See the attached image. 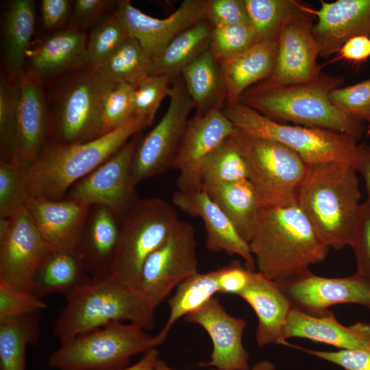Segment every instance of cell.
I'll list each match as a JSON object with an SVG mask.
<instances>
[{
  "label": "cell",
  "mask_w": 370,
  "mask_h": 370,
  "mask_svg": "<svg viewBox=\"0 0 370 370\" xmlns=\"http://www.w3.org/2000/svg\"><path fill=\"white\" fill-rule=\"evenodd\" d=\"M258 42L249 25L212 27L209 51L221 62L244 52Z\"/></svg>",
  "instance_id": "cell-42"
},
{
  "label": "cell",
  "mask_w": 370,
  "mask_h": 370,
  "mask_svg": "<svg viewBox=\"0 0 370 370\" xmlns=\"http://www.w3.org/2000/svg\"><path fill=\"white\" fill-rule=\"evenodd\" d=\"M212 29L205 19L180 33L151 59L150 75L178 77L184 67L209 49Z\"/></svg>",
  "instance_id": "cell-33"
},
{
  "label": "cell",
  "mask_w": 370,
  "mask_h": 370,
  "mask_svg": "<svg viewBox=\"0 0 370 370\" xmlns=\"http://www.w3.org/2000/svg\"><path fill=\"white\" fill-rule=\"evenodd\" d=\"M249 180L247 164L231 136L206 160L201 171L202 188Z\"/></svg>",
  "instance_id": "cell-38"
},
{
  "label": "cell",
  "mask_w": 370,
  "mask_h": 370,
  "mask_svg": "<svg viewBox=\"0 0 370 370\" xmlns=\"http://www.w3.org/2000/svg\"><path fill=\"white\" fill-rule=\"evenodd\" d=\"M293 347L335 364L345 370H370V345L362 349L334 352L306 349L294 345Z\"/></svg>",
  "instance_id": "cell-50"
},
{
  "label": "cell",
  "mask_w": 370,
  "mask_h": 370,
  "mask_svg": "<svg viewBox=\"0 0 370 370\" xmlns=\"http://www.w3.org/2000/svg\"><path fill=\"white\" fill-rule=\"evenodd\" d=\"M21 92V79L11 80L1 75L0 151L1 160L7 162L12 158Z\"/></svg>",
  "instance_id": "cell-40"
},
{
  "label": "cell",
  "mask_w": 370,
  "mask_h": 370,
  "mask_svg": "<svg viewBox=\"0 0 370 370\" xmlns=\"http://www.w3.org/2000/svg\"><path fill=\"white\" fill-rule=\"evenodd\" d=\"M171 203L183 212L202 220L206 230L205 245L208 250L238 256L244 260L247 269L255 270V260L248 243L240 236L228 217L203 190H177L173 193Z\"/></svg>",
  "instance_id": "cell-22"
},
{
  "label": "cell",
  "mask_w": 370,
  "mask_h": 370,
  "mask_svg": "<svg viewBox=\"0 0 370 370\" xmlns=\"http://www.w3.org/2000/svg\"><path fill=\"white\" fill-rule=\"evenodd\" d=\"M336 60H345L355 63L370 58V38L358 36L347 40L338 49Z\"/></svg>",
  "instance_id": "cell-53"
},
{
  "label": "cell",
  "mask_w": 370,
  "mask_h": 370,
  "mask_svg": "<svg viewBox=\"0 0 370 370\" xmlns=\"http://www.w3.org/2000/svg\"><path fill=\"white\" fill-rule=\"evenodd\" d=\"M167 110L137 145L132 164L135 184L172 168L192 109L193 101L181 75L172 84Z\"/></svg>",
  "instance_id": "cell-12"
},
{
  "label": "cell",
  "mask_w": 370,
  "mask_h": 370,
  "mask_svg": "<svg viewBox=\"0 0 370 370\" xmlns=\"http://www.w3.org/2000/svg\"><path fill=\"white\" fill-rule=\"evenodd\" d=\"M344 82L341 75L326 74L297 84H280L268 78L247 88L239 102L279 123L327 129L358 139L365 123L337 108L329 97Z\"/></svg>",
  "instance_id": "cell-2"
},
{
  "label": "cell",
  "mask_w": 370,
  "mask_h": 370,
  "mask_svg": "<svg viewBox=\"0 0 370 370\" xmlns=\"http://www.w3.org/2000/svg\"><path fill=\"white\" fill-rule=\"evenodd\" d=\"M121 219L109 208L90 206L76 247L92 282L113 274Z\"/></svg>",
  "instance_id": "cell-23"
},
{
  "label": "cell",
  "mask_w": 370,
  "mask_h": 370,
  "mask_svg": "<svg viewBox=\"0 0 370 370\" xmlns=\"http://www.w3.org/2000/svg\"><path fill=\"white\" fill-rule=\"evenodd\" d=\"M186 321L200 325L212 343L210 360L201 364L218 370H249V354L243 343L247 323L230 315L219 299L212 297L185 317Z\"/></svg>",
  "instance_id": "cell-19"
},
{
  "label": "cell",
  "mask_w": 370,
  "mask_h": 370,
  "mask_svg": "<svg viewBox=\"0 0 370 370\" xmlns=\"http://www.w3.org/2000/svg\"><path fill=\"white\" fill-rule=\"evenodd\" d=\"M250 370H275V365L269 360H262L256 362Z\"/></svg>",
  "instance_id": "cell-56"
},
{
  "label": "cell",
  "mask_w": 370,
  "mask_h": 370,
  "mask_svg": "<svg viewBox=\"0 0 370 370\" xmlns=\"http://www.w3.org/2000/svg\"><path fill=\"white\" fill-rule=\"evenodd\" d=\"M275 284L293 308L309 314H323L338 304H356L370 309V281L357 273L344 278H326L308 270Z\"/></svg>",
  "instance_id": "cell-16"
},
{
  "label": "cell",
  "mask_w": 370,
  "mask_h": 370,
  "mask_svg": "<svg viewBox=\"0 0 370 370\" xmlns=\"http://www.w3.org/2000/svg\"><path fill=\"white\" fill-rule=\"evenodd\" d=\"M180 75L197 114L222 109L226 90L219 62L209 49L189 63Z\"/></svg>",
  "instance_id": "cell-32"
},
{
  "label": "cell",
  "mask_w": 370,
  "mask_h": 370,
  "mask_svg": "<svg viewBox=\"0 0 370 370\" xmlns=\"http://www.w3.org/2000/svg\"><path fill=\"white\" fill-rule=\"evenodd\" d=\"M158 358V351L156 348H153L144 353L142 358L135 364L119 370H152Z\"/></svg>",
  "instance_id": "cell-55"
},
{
  "label": "cell",
  "mask_w": 370,
  "mask_h": 370,
  "mask_svg": "<svg viewBox=\"0 0 370 370\" xmlns=\"http://www.w3.org/2000/svg\"><path fill=\"white\" fill-rule=\"evenodd\" d=\"M238 296L256 314V341L259 347L271 344L293 347L284 339L285 325L293 306L274 282L258 271H251L247 287Z\"/></svg>",
  "instance_id": "cell-26"
},
{
  "label": "cell",
  "mask_w": 370,
  "mask_h": 370,
  "mask_svg": "<svg viewBox=\"0 0 370 370\" xmlns=\"http://www.w3.org/2000/svg\"><path fill=\"white\" fill-rule=\"evenodd\" d=\"M231 138L247 164L249 180L262 207L296 205L307 169L299 156L280 143L253 136L235 127Z\"/></svg>",
  "instance_id": "cell-9"
},
{
  "label": "cell",
  "mask_w": 370,
  "mask_h": 370,
  "mask_svg": "<svg viewBox=\"0 0 370 370\" xmlns=\"http://www.w3.org/2000/svg\"><path fill=\"white\" fill-rule=\"evenodd\" d=\"M354 166L337 161L307 165L297 205L321 238L335 250L350 246L360 192Z\"/></svg>",
  "instance_id": "cell-3"
},
{
  "label": "cell",
  "mask_w": 370,
  "mask_h": 370,
  "mask_svg": "<svg viewBox=\"0 0 370 370\" xmlns=\"http://www.w3.org/2000/svg\"><path fill=\"white\" fill-rule=\"evenodd\" d=\"M202 190L225 213L240 236L249 243L262 204L249 180L221 185L208 186Z\"/></svg>",
  "instance_id": "cell-31"
},
{
  "label": "cell",
  "mask_w": 370,
  "mask_h": 370,
  "mask_svg": "<svg viewBox=\"0 0 370 370\" xmlns=\"http://www.w3.org/2000/svg\"><path fill=\"white\" fill-rule=\"evenodd\" d=\"M29 197L25 171L11 162H0V219L25 206Z\"/></svg>",
  "instance_id": "cell-43"
},
{
  "label": "cell",
  "mask_w": 370,
  "mask_h": 370,
  "mask_svg": "<svg viewBox=\"0 0 370 370\" xmlns=\"http://www.w3.org/2000/svg\"><path fill=\"white\" fill-rule=\"evenodd\" d=\"M47 308L46 303L31 293L0 282V320L40 312Z\"/></svg>",
  "instance_id": "cell-46"
},
{
  "label": "cell",
  "mask_w": 370,
  "mask_h": 370,
  "mask_svg": "<svg viewBox=\"0 0 370 370\" xmlns=\"http://www.w3.org/2000/svg\"><path fill=\"white\" fill-rule=\"evenodd\" d=\"M278 38L259 41L244 52L219 62L226 90L225 103L239 102L247 88L270 78L275 62Z\"/></svg>",
  "instance_id": "cell-29"
},
{
  "label": "cell",
  "mask_w": 370,
  "mask_h": 370,
  "mask_svg": "<svg viewBox=\"0 0 370 370\" xmlns=\"http://www.w3.org/2000/svg\"><path fill=\"white\" fill-rule=\"evenodd\" d=\"M206 19L212 27L250 25L244 0H208Z\"/></svg>",
  "instance_id": "cell-49"
},
{
  "label": "cell",
  "mask_w": 370,
  "mask_h": 370,
  "mask_svg": "<svg viewBox=\"0 0 370 370\" xmlns=\"http://www.w3.org/2000/svg\"><path fill=\"white\" fill-rule=\"evenodd\" d=\"M331 102L343 112L367 123L370 135V78L361 82L334 89Z\"/></svg>",
  "instance_id": "cell-45"
},
{
  "label": "cell",
  "mask_w": 370,
  "mask_h": 370,
  "mask_svg": "<svg viewBox=\"0 0 370 370\" xmlns=\"http://www.w3.org/2000/svg\"><path fill=\"white\" fill-rule=\"evenodd\" d=\"M350 247L356 260V271L370 281V201L361 204Z\"/></svg>",
  "instance_id": "cell-47"
},
{
  "label": "cell",
  "mask_w": 370,
  "mask_h": 370,
  "mask_svg": "<svg viewBox=\"0 0 370 370\" xmlns=\"http://www.w3.org/2000/svg\"><path fill=\"white\" fill-rule=\"evenodd\" d=\"M234 131L221 109L196 114L188 119L172 166L178 171L177 190H202L201 171L204 162Z\"/></svg>",
  "instance_id": "cell-15"
},
{
  "label": "cell",
  "mask_w": 370,
  "mask_h": 370,
  "mask_svg": "<svg viewBox=\"0 0 370 370\" xmlns=\"http://www.w3.org/2000/svg\"><path fill=\"white\" fill-rule=\"evenodd\" d=\"M71 0H42L40 10L43 27L51 33L66 28L71 15Z\"/></svg>",
  "instance_id": "cell-51"
},
{
  "label": "cell",
  "mask_w": 370,
  "mask_h": 370,
  "mask_svg": "<svg viewBox=\"0 0 370 370\" xmlns=\"http://www.w3.org/2000/svg\"><path fill=\"white\" fill-rule=\"evenodd\" d=\"M151 59L139 42L129 36L99 68L115 83L137 86L150 75Z\"/></svg>",
  "instance_id": "cell-36"
},
{
  "label": "cell",
  "mask_w": 370,
  "mask_h": 370,
  "mask_svg": "<svg viewBox=\"0 0 370 370\" xmlns=\"http://www.w3.org/2000/svg\"><path fill=\"white\" fill-rule=\"evenodd\" d=\"M355 169L360 173L365 181L368 193L367 199L370 201V145L366 143L358 144Z\"/></svg>",
  "instance_id": "cell-54"
},
{
  "label": "cell",
  "mask_w": 370,
  "mask_h": 370,
  "mask_svg": "<svg viewBox=\"0 0 370 370\" xmlns=\"http://www.w3.org/2000/svg\"><path fill=\"white\" fill-rule=\"evenodd\" d=\"M179 220L172 203L158 197L137 200L121 219L113 274L138 289L145 262Z\"/></svg>",
  "instance_id": "cell-10"
},
{
  "label": "cell",
  "mask_w": 370,
  "mask_h": 370,
  "mask_svg": "<svg viewBox=\"0 0 370 370\" xmlns=\"http://www.w3.org/2000/svg\"><path fill=\"white\" fill-rule=\"evenodd\" d=\"M92 282L76 249L53 250L36 274L31 293L41 299L53 293L67 298Z\"/></svg>",
  "instance_id": "cell-30"
},
{
  "label": "cell",
  "mask_w": 370,
  "mask_h": 370,
  "mask_svg": "<svg viewBox=\"0 0 370 370\" xmlns=\"http://www.w3.org/2000/svg\"><path fill=\"white\" fill-rule=\"evenodd\" d=\"M249 23L258 41L278 37L283 26L302 10L293 0H244Z\"/></svg>",
  "instance_id": "cell-37"
},
{
  "label": "cell",
  "mask_w": 370,
  "mask_h": 370,
  "mask_svg": "<svg viewBox=\"0 0 370 370\" xmlns=\"http://www.w3.org/2000/svg\"><path fill=\"white\" fill-rule=\"evenodd\" d=\"M310 14L304 10L282 28L275 62L270 79L280 84L308 83L321 75L319 47L312 33Z\"/></svg>",
  "instance_id": "cell-17"
},
{
  "label": "cell",
  "mask_w": 370,
  "mask_h": 370,
  "mask_svg": "<svg viewBox=\"0 0 370 370\" xmlns=\"http://www.w3.org/2000/svg\"><path fill=\"white\" fill-rule=\"evenodd\" d=\"M221 110L235 128L280 143L297 153L307 165L337 161L355 166L358 144L354 136L327 129L279 123L241 102L225 103Z\"/></svg>",
  "instance_id": "cell-7"
},
{
  "label": "cell",
  "mask_w": 370,
  "mask_h": 370,
  "mask_svg": "<svg viewBox=\"0 0 370 370\" xmlns=\"http://www.w3.org/2000/svg\"><path fill=\"white\" fill-rule=\"evenodd\" d=\"M152 370H176V369L171 368L164 360L159 358L157 360ZM210 370H218V369H212Z\"/></svg>",
  "instance_id": "cell-57"
},
{
  "label": "cell",
  "mask_w": 370,
  "mask_h": 370,
  "mask_svg": "<svg viewBox=\"0 0 370 370\" xmlns=\"http://www.w3.org/2000/svg\"><path fill=\"white\" fill-rule=\"evenodd\" d=\"M141 136L138 133L131 138L106 162L75 183L64 198L88 206H106L121 219L138 200L132 164Z\"/></svg>",
  "instance_id": "cell-14"
},
{
  "label": "cell",
  "mask_w": 370,
  "mask_h": 370,
  "mask_svg": "<svg viewBox=\"0 0 370 370\" xmlns=\"http://www.w3.org/2000/svg\"><path fill=\"white\" fill-rule=\"evenodd\" d=\"M207 5L208 0H184L169 16L159 18L144 13L129 0H119L116 12L129 35L152 59L180 33L206 19Z\"/></svg>",
  "instance_id": "cell-18"
},
{
  "label": "cell",
  "mask_w": 370,
  "mask_h": 370,
  "mask_svg": "<svg viewBox=\"0 0 370 370\" xmlns=\"http://www.w3.org/2000/svg\"><path fill=\"white\" fill-rule=\"evenodd\" d=\"M219 269L197 273L181 282L169 300V314L163 328L157 334L163 343L173 325L183 317L197 310L219 293Z\"/></svg>",
  "instance_id": "cell-35"
},
{
  "label": "cell",
  "mask_w": 370,
  "mask_h": 370,
  "mask_svg": "<svg viewBox=\"0 0 370 370\" xmlns=\"http://www.w3.org/2000/svg\"><path fill=\"white\" fill-rule=\"evenodd\" d=\"M304 10L317 19L312 33L321 57L337 53L351 38H370V0L321 1L318 10L305 5Z\"/></svg>",
  "instance_id": "cell-21"
},
{
  "label": "cell",
  "mask_w": 370,
  "mask_h": 370,
  "mask_svg": "<svg viewBox=\"0 0 370 370\" xmlns=\"http://www.w3.org/2000/svg\"><path fill=\"white\" fill-rule=\"evenodd\" d=\"M162 343L136 324L116 321L61 341L47 364L58 370H119Z\"/></svg>",
  "instance_id": "cell-8"
},
{
  "label": "cell",
  "mask_w": 370,
  "mask_h": 370,
  "mask_svg": "<svg viewBox=\"0 0 370 370\" xmlns=\"http://www.w3.org/2000/svg\"><path fill=\"white\" fill-rule=\"evenodd\" d=\"M116 12L106 15L90 32L85 51V66L99 69L129 37Z\"/></svg>",
  "instance_id": "cell-39"
},
{
  "label": "cell",
  "mask_w": 370,
  "mask_h": 370,
  "mask_svg": "<svg viewBox=\"0 0 370 370\" xmlns=\"http://www.w3.org/2000/svg\"><path fill=\"white\" fill-rule=\"evenodd\" d=\"M116 1L75 0L68 28L85 32L116 9Z\"/></svg>",
  "instance_id": "cell-48"
},
{
  "label": "cell",
  "mask_w": 370,
  "mask_h": 370,
  "mask_svg": "<svg viewBox=\"0 0 370 370\" xmlns=\"http://www.w3.org/2000/svg\"><path fill=\"white\" fill-rule=\"evenodd\" d=\"M40 312L0 320L1 370H26V350L40 336Z\"/></svg>",
  "instance_id": "cell-34"
},
{
  "label": "cell",
  "mask_w": 370,
  "mask_h": 370,
  "mask_svg": "<svg viewBox=\"0 0 370 370\" xmlns=\"http://www.w3.org/2000/svg\"><path fill=\"white\" fill-rule=\"evenodd\" d=\"M197 246L193 226L179 220L164 241L147 258L138 290L153 308L175 287L199 272Z\"/></svg>",
  "instance_id": "cell-11"
},
{
  "label": "cell",
  "mask_w": 370,
  "mask_h": 370,
  "mask_svg": "<svg viewBox=\"0 0 370 370\" xmlns=\"http://www.w3.org/2000/svg\"><path fill=\"white\" fill-rule=\"evenodd\" d=\"M116 83L94 67L84 66L45 88L47 143L72 145L103 136L104 99Z\"/></svg>",
  "instance_id": "cell-5"
},
{
  "label": "cell",
  "mask_w": 370,
  "mask_h": 370,
  "mask_svg": "<svg viewBox=\"0 0 370 370\" xmlns=\"http://www.w3.org/2000/svg\"><path fill=\"white\" fill-rule=\"evenodd\" d=\"M293 337L305 338L339 349H362L370 345V324L356 321L344 325L330 310L321 315H312L292 308L285 325L284 339Z\"/></svg>",
  "instance_id": "cell-27"
},
{
  "label": "cell",
  "mask_w": 370,
  "mask_h": 370,
  "mask_svg": "<svg viewBox=\"0 0 370 370\" xmlns=\"http://www.w3.org/2000/svg\"><path fill=\"white\" fill-rule=\"evenodd\" d=\"M53 250L25 206L0 219V282L31 293L36 274Z\"/></svg>",
  "instance_id": "cell-13"
},
{
  "label": "cell",
  "mask_w": 370,
  "mask_h": 370,
  "mask_svg": "<svg viewBox=\"0 0 370 370\" xmlns=\"http://www.w3.org/2000/svg\"><path fill=\"white\" fill-rule=\"evenodd\" d=\"M175 79L166 75H149L139 83L133 93L134 116L151 125L161 102L169 97Z\"/></svg>",
  "instance_id": "cell-41"
},
{
  "label": "cell",
  "mask_w": 370,
  "mask_h": 370,
  "mask_svg": "<svg viewBox=\"0 0 370 370\" xmlns=\"http://www.w3.org/2000/svg\"><path fill=\"white\" fill-rule=\"evenodd\" d=\"M35 14L33 0H11L4 6L1 19V75L9 79H21L25 73Z\"/></svg>",
  "instance_id": "cell-28"
},
{
  "label": "cell",
  "mask_w": 370,
  "mask_h": 370,
  "mask_svg": "<svg viewBox=\"0 0 370 370\" xmlns=\"http://www.w3.org/2000/svg\"><path fill=\"white\" fill-rule=\"evenodd\" d=\"M149 126L134 116L116 129L86 143H46L36 162L25 171L29 197L64 199L79 180L95 170L131 138Z\"/></svg>",
  "instance_id": "cell-4"
},
{
  "label": "cell",
  "mask_w": 370,
  "mask_h": 370,
  "mask_svg": "<svg viewBox=\"0 0 370 370\" xmlns=\"http://www.w3.org/2000/svg\"><path fill=\"white\" fill-rule=\"evenodd\" d=\"M66 299L53 333L60 342L116 321L155 328L153 308L135 287L112 274L92 282Z\"/></svg>",
  "instance_id": "cell-6"
},
{
  "label": "cell",
  "mask_w": 370,
  "mask_h": 370,
  "mask_svg": "<svg viewBox=\"0 0 370 370\" xmlns=\"http://www.w3.org/2000/svg\"><path fill=\"white\" fill-rule=\"evenodd\" d=\"M251 271L238 260H232L228 265L219 269V293L238 295L247 287Z\"/></svg>",
  "instance_id": "cell-52"
},
{
  "label": "cell",
  "mask_w": 370,
  "mask_h": 370,
  "mask_svg": "<svg viewBox=\"0 0 370 370\" xmlns=\"http://www.w3.org/2000/svg\"><path fill=\"white\" fill-rule=\"evenodd\" d=\"M136 86L116 83L107 94L101 109V123L106 134L134 116L133 93Z\"/></svg>",
  "instance_id": "cell-44"
},
{
  "label": "cell",
  "mask_w": 370,
  "mask_h": 370,
  "mask_svg": "<svg viewBox=\"0 0 370 370\" xmlns=\"http://www.w3.org/2000/svg\"><path fill=\"white\" fill-rule=\"evenodd\" d=\"M248 245L258 271L275 283L323 262L330 249L297 204L261 207Z\"/></svg>",
  "instance_id": "cell-1"
},
{
  "label": "cell",
  "mask_w": 370,
  "mask_h": 370,
  "mask_svg": "<svg viewBox=\"0 0 370 370\" xmlns=\"http://www.w3.org/2000/svg\"><path fill=\"white\" fill-rule=\"evenodd\" d=\"M15 139L10 162L25 171L36 162L47 138V114L45 88L25 74Z\"/></svg>",
  "instance_id": "cell-24"
},
{
  "label": "cell",
  "mask_w": 370,
  "mask_h": 370,
  "mask_svg": "<svg viewBox=\"0 0 370 370\" xmlns=\"http://www.w3.org/2000/svg\"><path fill=\"white\" fill-rule=\"evenodd\" d=\"M25 206L53 250L76 249L90 206L66 198L29 197Z\"/></svg>",
  "instance_id": "cell-25"
},
{
  "label": "cell",
  "mask_w": 370,
  "mask_h": 370,
  "mask_svg": "<svg viewBox=\"0 0 370 370\" xmlns=\"http://www.w3.org/2000/svg\"><path fill=\"white\" fill-rule=\"evenodd\" d=\"M86 33L68 27L31 43L25 75L43 88L85 65Z\"/></svg>",
  "instance_id": "cell-20"
}]
</instances>
